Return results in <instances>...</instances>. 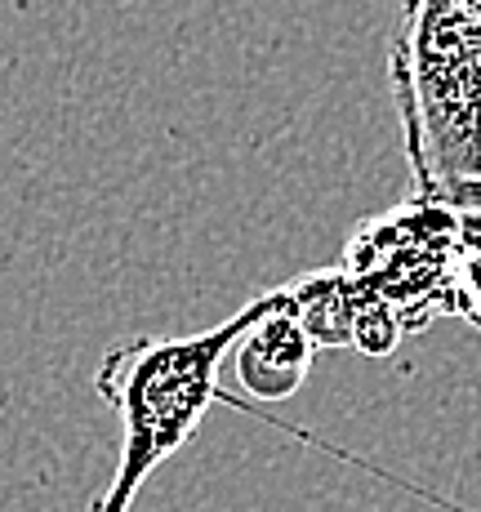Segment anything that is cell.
Returning a JSON list of instances; mask_svg holds the SVG:
<instances>
[{"label": "cell", "instance_id": "3957f363", "mask_svg": "<svg viewBox=\"0 0 481 512\" xmlns=\"http://www.w3.org/2000/svg\"><path fill=\"white\" fill-rule=\"evenodd\" d=\"M272 303H277V290L250 299L241 312L210 330L179 334V339L139 334L107 348L94 370V388L121 419V455L90 512H130L147 477L196 437L205 410L219 401L223 357Z\"/></svg>", "mask_w": 481, "mask_h": 512}, {"label": "cell", "instance_id": "7a4b0ae2", "mask_svg": "<svg viewBox=\"0 0 481 512\" xmlns=\"http://www.w3.org/2000/svg\"><path fill=\"white\" fill-rule=\"evenodd\" d=\"M388 90L415 192L455 210L481 183V0H401Z\"/></svg>", "mask_w": 481, "mask_h": 512}, {"label": "cell", "instance_id": "5b68a950", "mask_svg": "<svg viewBox=\"0 0 481 512\" xmlns=\"http://www.w3.org/2000/svg\"><path fill=\"white\" fill-rule=\"evenodd\" d=\"M455 317L481 330V210H459L455 250Z\"/></svg>", "mask_w": 481, "mask_h": 512}, {"label": "cell", "instance_id": "6da1fadb", "mask_svg": "<svg viewBox=\"0 0 481 512\" xmlns=\"http://www.w3.org/2000/svg\"><path fill=\"white\" fill-rule=\"evenodd\" d=\"M459 210L410 192L397 210L357 223L339 268L286 285L294 317L317 348L388 357L406 334L455 312Z\"/></svg>", "mask_w": 481, "mask_h": 512}, {"label": "cell", "instance_id": "277c9868", "mask_svg": "<svg viewBox=\"0 0 481 512\" xmlns=\"http://www.w3.org/2000/svg\"><path fill=\"white\" fill-rule=\"evenodd\" d=\"M232 352H237L241 388L254 401H286L303 388L312 357H317V343H312L308 326L294 317L286 285L277 290V303L241 334Z\"/></svg>", "mask_w": 481, "mask_h": 512}, {"label": "cell", "instance_id": "8992f818", "mask_svg": "<svg viewBox=\"0 0 481 512\" xmlns=\"http://www.w3.org/2000/svg\"><path fill=\"white\" fill-rule=\"evenodd\" d=\"M455 210H481V183H477V187H468V192L459 196Z\"/></svg>", "mask_w": 481, "mask_h": 512}]
</instances>
